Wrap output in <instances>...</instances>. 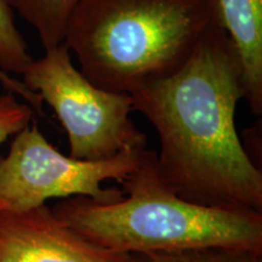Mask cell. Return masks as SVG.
<instances>
[{
    "instance_id": "cell-6",
    "label": "cell",
    "mask_w": 262,
    "mask_h": 262,
    "mask_svg": "<svg viewBox=\"0 0 262 262\" xmlns=\"http://www.w3.org/2000/svg\"><path fill=\"white\" fill-rule=\"evenodd\" d=\"M0 262H135L91 243L41 205L0 214Z\"/></svg>"
},
{
    "instance_id": "cell-7",
    "label": "cell",
    "mask_w": 262,
    "mask_h": 262,
    "mask_svg": "<svg viewBox=\"0 0 262 262\" xmlns=\"http://www.w3.org/2000/svg\"><path fill=\"white\" fill-rule=\"evenodd\" d=\"M214 22L227 33L244 75L245 100L262 113V0H210Z\"/></svg>"
},
{
    "instance_id": "cell-10",
    "label": "cell",
    "mask_w": 262,
    "mask_h": 262,
    "mask_svg": "<svg viewBox=\"0 0 262 262\" xmlns=\"http://www.w3.org/2000/svg\"><path fill=\"white\" fill-rule=\"evenodd\" d=\"M32 61L27 42L15 25L12 10L5 0H0V71L22 74Z\"/></svg>"
},
{
    "instance_id": "cell-9",
    "label": "cell",
    "mask_w": 262,
    "mask_h": 262,
    "mask_svg": "<svg viewBox=\"0 0 262 262\" xmlns=\"http://www.w3.org/2000/svg\"><path fill=\"white\" fill-rule=\"evenodd\" d=\"M133 256L135 262H262V251L227 247L194 248Z\"/></svg>"
},
{
    "instance_id": "cell-4",
    "label": "cell",
    "mask_w": 262,
    "mask_h": 262,
    "mask_svg": "<svg viewBox=\"0 0 262 262\" xmlns=\"http://www.w3.org/2000/svg\"><path fill=\"white\" fill-rule=\"evenodd\" d=\"M21 75L26 86L54 110L67 133L72 158L103 160L146 148L147 137L130 117L131 95L91 83L64 44L45 50Z\"/></svg>"
},
{
    "instance_id": "cell-11",
    "label": "cell",
    "mask_w": 262,
    "mask_h": 262,
    "mask_svg": "<svg viewBox=\"0 0 262 262\" xmlns=\"http://www.w3.org/2000/svg\"><path fill=\"white\" fill-rule=\"evenodd\" d=\"M33 108L18 101L16 95L9 91L0 95V143L27 127L33 122Z\"/></svg>"
},
{
    "instance_id": "cell-8",
    "label": "cell",
    "mask_w": 262,
    "mask_h": 262,
    "mask_svg": "<svg viewBox=\"0 0 262 262\" xmlns=\"http://www.w3.org/2000/svg\"><path fill=\"white\" fill-rule=\"evenodd\" d=\"M81 0H5L37 32L44 50L63 44L66 28Z\"/></svg>"
},
{
    "instance_id": "cell-2",
    "label": "cell",
    "mask_w": 262,
    "mask_h": 262,
    "mask_svg": "<svg viewBox=\"0 0 262 262\" xmlns=\"http://www.w3.org/2000/svg\"><path fill=\"white\" fill-rule=\"evenodd\" d=\"M122 185V198L71 196L51 208L91 243L117 253H171L205 247L262 251V212L210 208L180 198L159 176L156 150L145 148Z\"/></svg>"
},
{
    "instance_id": "cell-1",
    "label": "cell",
    "mask_w": 262,
    "mask_h": 262,
    "mask_svg": "<svg viewBox=\"0 0 262 262\" xmlns=\"http://www.w3.org/2000/svg\"><path fill=\"white\" fill-rule=\"evenodd\" d=\"M131 97L158 135L157 169L172 192L193 204L262 212V171L235 126L243 70L220 26L211 22L180 70Z\"/></svg>"
},
{
    "instance_id": "cell-12",
    "label": "cell",
    "mask_w": 262,
    "mask_h": 262,
    "mask_svg": "<svg viewBox=\"0 0 262 262\" xmlns=\"http://www.w3.org/2000/svg\"><path fill=\"white\" fill-rule=\"evenodd\" d=\"M0 84L5 88L6 91L12 93L16 96L24 98L26 103L33 108L34 112L42 113V101L37 94L29 90L27 86L24 84V81L17 79V78L11 77V75L5 73V72L0 71Z\"/></svg>"
},
{
    "instance_id": "cell-3",
    "label": "cell",
    "mask_w": 262,
    "mask_h": 262,
    "mask_svg": "<svg viewBox=\"0 0 262 262\" xmlns=\"http://www.w3.org/2000/svg\"><path fill=\"white\" fill-rule=\"evenodd\" d=\"M212 21L210 0H81L63 44L91 83L133 95L180 70Z\"/></svg>"
},
{
    "instance_id": "cell-5",
    "label": "cell",
    "mask_w": 262,
    "mask_h": 262,
    "mask_svg": "<svg viewBox=\"0 0 262 262\" xmlns=\"http://www.w3.org/2000/svg\"><path fill=\"white\" fill-rule=\"evenodd\" d=\"M142 150L103 160L75 159L58 152L33 120L0 157V214L32 210L52 198L117 201L123 192L104 188L103 182H123L136 168Z\"/></svg>"
}]
</instances>
